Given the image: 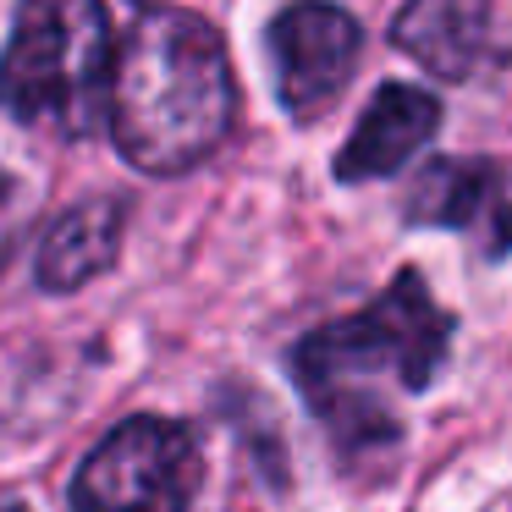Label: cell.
Returning <instances> with one entry per match:
<instances>
[{"instance_id":"6da1fadb","label":"cell","mask_w":512,"mask_h":512,"mask_svg":"<svg viewBox=\"0 0 512 512\" xmlns=\"http://www.w3.org/2000/svg\"><path fill=\"white\" fill-rule=\"evenodd\" d=\"M237 116L226 45L204 17L155 6L127 28L111 67V138L127 166L171 177L221 149Z\"/></svg>"},{"instance_id":"5b68a950","label":"cell","mask_w":512,"mask_h":512,"mask_svg":"<svg viewBox=\"0 0 512 512\" xmlns=\"http://www.w3.org/2000/svg\"><path fill=\"white\" fill-rule=\"evenodd\" d=\"M270 72H276V100L287 116L309 122L320 116L336 94L347 89L358 67V45L364 28L325 0H298L270 23Z\"/></svg>"},{"instance_id":"30bf717a","label":"cell","mask_w":512,"mask_h":512,"mask_svg":"<svg viewBox=\"0 0 512 512\" xmlns=\"http://www.w3.org/2000/svg\"><path fill=\"white\" fill-rule=\"evenodd\" d=\"M12 243H17V182L0 171V265L12 259Z\"/></svg>"},{"instance_id":"8fae6325","label":"cell","mask_w":512,"mask_h":512,"mask_svg":"<svg viewBox=\"0 0 512 512\" xmlns=\"http://www.w3.org/2000/svg\"><path fill=\"white\" fill-rule=\"evenodd\" d=\"M138 6H149V0H138Z\"/></svg>"},{"instance_id":"277c9868","label":"cell","mask_w":512,"mask_h":512,"mask_svg":"<svg viewBox=\"0 0 512 512\" xmlns=\"http://www.w3.org/2000/svg\"><path fill=\"white\" fill-rule=\"evenodd\" d=\"M199 441L177 419H127L83 457L72 479L78 512H188L199 490Z\"/></svg>"},{"instance_id":"52a82bcc","label":"cell","mask_w":512,"mask_h":512,"mask_svg":"<svg viewBox=\"0 0 512 512\" xmlns=\"http://www.w3.org/2000/svg\"><path fill=\"white\" fill-rule=\"evenodd\" d=\"M441 127V100L413 83H380L375 100L364 105L353 138L336 155V177L342 182H375L402 171Z\"/></svg>"},{"instance_id":"7a4b0ae2","label":"cell","mask_w":512,"mask_h":512,"mask_svg":"<svg viewBox=\"0 0 512 512\" xmlns=\"http://www.w3.org/2000/svg\"><path fill=\"white\" fill-rule=\"evenodd\" d=\"M446 347H452V314L430 298L419 270H402L369 309L303 336L292 353V375L336 441H397V413L380 397V380L424 391L441 375Z\"/></svg>"},{"instance_id":"ba28073f","label":"cell","mask_w":512,"mask_h":512,"mask_svg":"<svg viewBox=\"0 0 512 512\" xmlns=\"http://www.w3.org/2000/svg\"><path fill=\"white\" fill-rule=\"evenodd\" d=\"M490 39V0H408L391 23V45L424 72L457 83L479 67Z\"/></svg>"},{"instance_id":"9c48e42d","label":"cell","mask_w":512,"mask_h":512,"mask_svg":"<svg viewBox=\"0 0 512 512\" xmlns=\"http://www.w3.org/2000/svg\"><path fill=\"white\" fill-rule=\"evenodd\" d=\"M122 248V204L116 199H83L61 215L39 243V287L45 292H78L100 270L116 265Z\"/></svg>"},{"instance_id":"8992f818","label":"cell","mask_w":512,"mask_h":512,"mask_svg":"<svg viewBox=\"0 0 512 512\" xmlns=\"http://www.w3.org/2000/svg\"><path fill=\"white\" fill-rule=\"evenodd\" d=\"M402 215L413 226H446V232L490 226V243H485L490 259H501L512 248V204H507V188H501V171L490 160H430L413 177Z\"/></svg>"},{"instance_id":"3957f363","label":"cell","mask_w":512,"mask_h":512,"mask_svg":"<svg viewBox=\"0 0 512 512\" xmlns=\"http://www.w3.org/2000/svg\"><path fill=\"white\" fill-rule=\"evenodd\" d=\"M111 67L105 0H23L0 50V111L23 127L89 138L111 111Z\"/></svg>"}]
</instances>
